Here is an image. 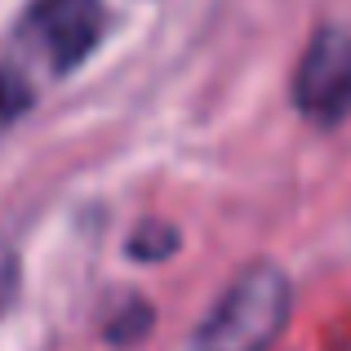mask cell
Listing matches in <instances>:
<instances>
[{"instance_id": "cell-1", "label": "cell", "mask_w": 351, "mask_h": 351, "mask_svg": "<svg viewBox=\"0 0 351 351\" xmlns=\"http://www.w3.org/2000/svg\"><path fill=\"white\" fill-rule=\"evenodd\" d=\"M293 311V285L276 263H254L227 285L205 325L191 338V351H267L285 334Z\"/></svg>"}, {"instance_id": "cell-2", "label": "cell", "mask_w": 351, "mask_h": 351, "mask_svg": "<svg viewBox=\"0 0 351 351\" xmlns=\"http://www.w3.org/2000/svg\"><path fill=\"white\" fill-rule=\"evenodd\" d=\"M103 32H107L103 0H32L23 23H18L23 45H32L36 58L53 76L76 71L98 49Z\"/></svg>"}, {"instance_id": "cell-3", "label": "cell", "mask_w": 351, "mask_h": 351, "mask_svg": "<svg viewBox=\"0 0 351 351\" xmlns=\"http://www.w3.org/2000/svg\"><path fill=\"white\" fill-rule=\"evenodd\" d=\"M293 103L311 125H338L351 116V32L320 27L293 71Z\"/></svg>"}, {"instance_id": "cell-4", "label": "cell", "mask_w": 351, "mask_h": 351, "mask_svg": "<svg viewBox=\"0 0 351 351\" xmlns=\"http://www.w3.org/2000/svg\"><path fill=\"white\" fill-rule=\"evenodd\" d=\"M32 103H36V94H32V85H27V76L18 67H5V62H0V129H9Z\"/></svg>"}, {"instance_id": "cell-5", "label": "cell", "mask_w": 351, "mask_h": 351, "mask_svg": "<svg viewBox=\"0 0 351 351\" xmlns=\"http://www.w3.org/2000/svg\"><path fill=\"white\" fill-rule=\"evenodd\" d=\"M173 249H178V232H173V227H160V223L138 227L134 240H129V254L147 258V263H160V258H169Z\"/></svg>"}, {"instance_id": "cell-6", "label": "cell", "mask_w": 351, "mask_h": 351, "mask_svg": "<svg viewBox=\"0 0 351 351\" xmlns=\"http://www.w3.org/2000/svg\"><path fill=\"white\" fill-rule=\"evenodd\" d=\"M147 329H152V307H147V302H129V316L116 320V325H107V338L125 347V343H138Z\"/></svg>"}, {"instance_id": "cell-7", "label": "cell", "mask_w": 351, "mask_h": 351, "mask_svg": "<svg viewBox=\"0 0 351 351\" xmlns=\"http://www.w3.org/2000/svg\"><path fill=\"white\" fill-rule=\"evenodd\" d=\"M14 298H18V263L14 254H0V316L14 307Z\"/></svg>"}]
</instances>
